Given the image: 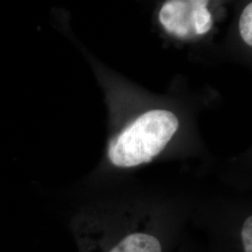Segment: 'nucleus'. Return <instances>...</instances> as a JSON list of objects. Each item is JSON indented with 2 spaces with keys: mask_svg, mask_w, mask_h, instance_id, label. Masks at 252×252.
Masks as SVG:
<instances>
[{
  "mask_svg": "<svg viewBox=\"0 0 252 252\" xmlns=\"http://www.w3.org/2000/svg\"><path fill=\"white\" fill-rule=\"evenodd\" d=\"M180 126L170 111L154 109L137 118L108 148V157L118 167H134L153 161L165 148Z\"/></svg>",
  "mask_w": 252,
  "mask_h": 252,
  "instance_id": "f257e3e1",
  "label": "nucleus"
},
{
  "mask_svg": "<svg viewBox=\"0 0 252 252\" xmlns=\"http://www.w3.org/2000/svg\"><path fill=\"white\" fill-rule=\"evenodd\" d=\"M73 231L79 252H163L162 239L153 228H105L81 219Z\"/></svg>",
  "mask_w": 252,
  "mask_h": 252,
  "instance_id": "f03ea898",
  "label": "nucleus"
},
{
  "mask_svg": "<svg viewBox=\"0 0 252 252\" xmlns=\"http://www.w3.org/2000/svg\"><path fill=\"white\" fill-rule=\"evenodd\" d=\"M195 0H172L163 4L159 20L165 30L179 37L195 35L192 23V10Z\"/></svg>",
  "mask_w": 252,
  "mask_h": 252,
  "instance_id": "7ed1b4c3",
  "label": "nucleus"
},
{
  "mask_svg": "<svg viewBox=\"0 0 252 252\" xmlns=\"http://www.w3.org/2000/svg\"><path fill=\"white\" fill-rule=\"evenodd\" d=\"M207 3L206 0H195V6L192 10L195 35H204L212 27V17L207 9Z\"/></svg>",
  "mask_w": 252,
  "mask_h": 252,
  "instance_id": "20e7f679",
  "label": "nucleus"
},
{
  "mask_svg": "<svg viewBox=\"0 0 252 252\" xmlns=\"http://www.w3.org/2000/svg\"><path fill=\"white\" fill-rule=\"evenodd\" d=\"M239 30L244 41L249 46L252 45V3L248 4L244 9L239 21Z\"/></svg>",
  "mask_w": 252,
  "mask_h": 252,
  "instance_id": "39448f33",
  "label": "nucleus"
},
{
  "mask_svg": "<svg viewBox=\"0 0 252 252\" xmlns=\"http://www.w3.org/2000/svg\"><path fill=\"white\" fill-rule=\"evenodd\" d=\"M240 238L243 252H252V218L249 216L241 226Z\"/></svg>",
  "mask_w": 252,
  "mask_h": 252,
  "instance_id": "423d86ee",
  "label": "nucleus"
}]
</instances>
